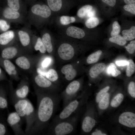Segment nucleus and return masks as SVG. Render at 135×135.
Instances as JSON below:
<instances>
[{
    "label": "nucleus",
    "instance_id": "423d86ee",
    "mask_svg": "<svg viewBox=\"0 0 135 135\" xmlns=\"http://www.w3.org/2000/svg\"><path fill=\"white\" fill-rule=\"evenodd\" d=\"M88 96L85 92L78 95L63 108L61 112L53 119L51 124L66 119L74 114L78 110L81 106L84 104Z\"/></svg>",
    "mask_w": 135,
    "mask_h": 135
},
{
    "label": "nucleus",
    "instance_id": "de8ad7c7",
    "mask_svg": "<svg viewBox=\"0 0 135 135\" xmlns=\"http://www.w3.org/2000/svg\"><path fill=\"white\" fill-rule=\"evenodd\" d=\"M116 64L118 66H123L127 65L128 62L126 60L117 61L116 62Z\"/></svg>",
    "mask_w": 135,
    "mask_h": 135
},
{
    "label": "nucleus",
    "instance_id": "39448f33",
    "mask_svg": "<svg viewBox=\"0 0 135 135\" xmlns=\"http://www.w3.org/2000/svg\"><path fill=\"white\" fill-rule=\"evenodd\" d=\"M79 116L78 110L70 117L53 124L49 128L48 134L66 135L74 133Z\"/></svg>",
    "mask_w": 135,
    "mask_h": 135
},
{
    "label": "nucleus",
    "instance_id": "2f4dec72",
    "mask_svg": "<svg viewBox=\"0 0 135 135\" xmlns=\"http://www.w3.org/2000/svg\"><path fill=\"white\" fill-rule=\"evenodd\" d=\"M108 40L111 43L121 46H124L127 43V41L120 34L114 36L110 37Z\"/></svg>",
    "mask_w": 135,
    "mask_h": 135
},
{
    "label": "nucleus",
    "instance_id": "5701e85b",
    "mask_svg": "<svg viewBox=\"0 0 135 135\" xmlns=\"http://www.w3.org/2000/svg\"><path fill=\"white\" fill-rule=\"evenodd\" d=\"M96 6L94 3L86 4L80 6L76 13V17L79 23L84 24L86 19L87 15L88 12L93 9Z\"/></svg>",
    "mask_w": 135,
    "mask_h": 135
},
{
    "label": "nucleus",
    "instance_id": "9b49d317",
    "mask_svg": "<svg viewBox=\"0 0 135 135\" xmlns=\"http://www.w3.org/2000/svg\"><path fill=\"white\" fill-rule=\"evenodd\" d=\"M42 29L40 37L46 52L49 54H52L56 51V38L51 31L45 27Z\"/></svg>",
    "mask_w": 135,
    "mask_h": 135
},
{
    "label": "nucleus",
    "instance_id": "b1692460",
    "mask_svg": "<svg viewBox=\"0 0 135 135\" xmlns=\"http://www.w3.org/2000/svg\"><path fill=\"white\" fill-rule=\"evenodd\" d=\"M110 24L104 30L110 37L120 34L121 32V26L118 21V18H111Z\"/></svg>",
    "mask_w": 135,
    "mask_h": 135
},
{
    "label": "nucleus",
    "instance_id": "58836bf2",
    "mask_svg": "<svg viewBox=\"0 0 135 135\" xmlns=\"http://www.w3.org/2000/svg\"><path fill=\"white\" fill-rule=\"evenodd\" d=\"M128 62L126 73L128 76L130 77L134 73L135 70V64L132 59L129 60Z\"/></svg>",
    "mask_w": 135,
    "mask_h": 135
},
{
    "label": "nucleus",
    "instance_id": "cd10ccee",
    "mask_svg": "<svg viewBox=\"0 0 135 135\" xmlns=\"http://www.w3.org/2000/svg\"><path fill=\"white\" fill-rule=\"evenodd\" d=\"M106 67V65L103 63L94 65L90 68L89 70V74L90 76L92 78L97 77L103 72Z\"/></svg>",
    "mask_w": 135,
    "mask_h": 135
},
{
    "label": "nucleus",
    "instance_id": "a18cd8bd",
    "mask_svg": "<svg viewBox=\"0 0 135 135\" xmlns=\"http://www.w3.org/2000/svg\"><path fill=\"white\" fill-rule=\"evenodd\" d=\"M117 2L118 7L126 4H135V0H117Z\"/></svg>",
    "mask_w": 135,
    "mask_h": 135
},
{
    "label": "nucleus",
    "instance_id": "f03ea898",
    "mask_svg": "<svg viewBox=\"0 0 135 135\" xmlns=\"http://www.w3.org/2000/svg\"><path fill=\"white\" fill-rule=\"evenodd\" d=\"M56 39V56L62 62L74 60L77 50L84 46L79 40L59 34Z\"/></svg>",
    "mask_w": 135,
    "mask_h": 135
},
{
    "label": "nucleus",
    "instance_id": "49530a36",
    "mask_svg": "<svg viewBox=\"0 0 135 135\" xmlns=\"http://www.w3.org/2000/svg\"><path fill=\"white\" fill-rule=\"evenodd\" d=\"M7 105L8 102L6 100L0 96V108H5Z\"/></svg>",
    "mask_w": 135,
    "mask_h": 135
},
{
    "label": "nucleus",
    "instance_id": "4c0bfd02",
    "mask_svg": "<svg viewBox=\"0 0 135 135\" xmlns=\"http://www.w3.org/2000/svg\"><path fill=\"white\" fill-rule=\"evenodd\" d=\"M8 7L16 11H18L24 15L20 8L19 0H7Z\"/></svg>",
    "mask_w": 135,
    "mask_h": 135
},
{
    "label": "nucleus",
    "instance_id": "a19ab883",
    "mask_svg": "<svg viewBox=\"0 0 135 135\" xmlns=\"http://www.w3.org/2000/svg\"><path fill=\"white\" fill-rule=\"evenodd\" d=\"M26 116H28L31 114L36 115L34 112V107L31 103L28 101V104L25 109Z\"/></svg>",
    "mask_w": 135,
    "mask_h": 135
},
{
    "label": "nucleus",
    "instance_id": "2eb2a0df",
    "mask_svg": "<svg viewBox=\"0 0 135 135\" xmlns=\"http://www.w3.org/2000/svg\"><path fill=\"white\" fill-rule=\"evenodd\" d=\"M24 52L18 44H14L4 48L0 56L4 59L10 60L24 54Z\"/></svg>",
    "mask_w": 135,
    "mask_h": 135
},
{
    "label": "nucleus",
    "instance_id": "c9c22d12",
    "mask_svg": "<svg viewBox=\"0 0 135 135\" xmlns=\"http://www.w3.org/2000/svg\"><path fill=\"white\" fill-rule=\"evenodd\" d=\"M20 116L16 112L10 114L7 119L8 123L11 126L14 125L18 123L20 120Z\"/></svg>",
    "mask_w": 135,
    "mask_h": 135
},
{
    "label": "nucleus",
    "instance_id": "a211bd4d",
    "mask_svg": "<svg viewBox=\"0 0 135 135\" xmlns=\"http://www.w3.org/2000/svg\"><path fill=\"white\" fill-rule=\"evenodd\" d=\"M0 66L11 77L18 78L20 74L15 65L10 60L4 59L0 56Z\"/></svg>",
    "mask_w": 135,
    "mask_h": 135
},
{
    "label": "nucleus",
    "instance_id": "0eeeda50",
    "mask_svg": "<svg viewBox=\"0 0 135 135\" xmlns=\"http://www.w3.org/2000/svg\"><path fill=\"white\" fill-rule=\"evenodd\" d=\"M47 5L52 11L53 16L68 15L70 10L77 5L74 0H46Z\"/></svg>",
    "mask_w": 135,
    "mask_h": 135
},
{
    "label": "nucleus",
    "instance_id": "f257e3e1",
    "mask_svg": "<svg viewBox=\"0 0 135 135\" xmlns=\"http://www.w3.org/2000/svg\"><path fill=\"white\" fill-rule=\"evenodd\" d=\"M38 106L34 126L35 132H41L48 125L61 99L58 93L36 90Z\"/></svg>",
    "mask_w": 135,
    "mask_h": 135
},
{
    "label": "nucleus",
    "instance_id": "4468645a",
    "mask_svg": "<svg viewBox=\"0 0 135 135\" xmlns=\"http://www.w3.org/2000/svg\"><path fill=\"white\" fill-rule=\"evenodd\" d=\"M76 23H79V21L76 16L60 15L53 16L50 24L57 29Z\"/></svg>",
    "mask_w": 135,
    "mask_h": 135
},
{
    "label": "nucleus",
    "instance_id": "1a4fd4ad",
    "mask_svg": "<svg viewBox=\"0 0 135 135\" xmlns=\"http://www.w3.org/2000/svg\"><path fill=\"white\" fill-rule=\"evenodd\" d=\"M81 86L80 82L78 80L70 82L60 95L62 101L63 108L78 96Z\"/></svg>",
    "mask_w": 135,
    "mask_h": 135
},
{
    "label": "nucleus",
    "instance_id": "4be33fe9",
    "mask_svg": "<svg viewBox=\"0 0 135 135\" xmlns=\"http://www.w3.org/2000/svg\"><path fill=\"white\" fill-rule=\"evenodd\" d=\"M16 39V32L13 30H7L0 34V45L4 48L12 45Z\"/></svg>",
    "mask_w": 135,
    "mask_h": 135
},
{
    "label": "nucleus",
    "instance_id": "7c9ffc66",
    "mask_svg": "<svg viewBox=\"0 0 135 135\" xmlns=\"http://www.w3.org/2000/svg\"><path fill=\"white\" fill-rule=\"evenodd\" d=\"M110 94L107 92L98 102V107L101 110H104L108 107L110 100Z\"/></svg>",
    "mask_w": 135,
    "mask_h": 135
},
{
    "label": "nucleus",
    "instance_id": "473e14b6",
    "mask_svg": "<svg viewBox=\"0 0 135 135\" xmlns=\"http://www.w3.org/2000/svg\"><path fill=\"white\" fill-rule=\"evenodd\" d=\"M124 98V96L121 93L116 95L112 98L110 102L111 106L114 108L118 107L121 104Z\"/></svg>",
    "mask_w": 135,
    "mask_h": 135
},
{
    "label": "nucleus",
    "instance_id": "dca6fc26",
    "mask_svg": "<svg viewBox=\"0 0 135 135\" xmlns=\"http://www.w3.org/2000/svg\"><path fill=\"white\" fill-rule=\"evenodd\" d=\"M86 112L82 119V130L83 133L88 134L90 132L96 125V121L91 115L90 108H88Z\"/></svg>",
    "mask_w": 135,
    "mask_h": 135
},
{
    "label": "nucleus",
    "instance_id": "6e6552de",
    "mask_svg": "<svg viewBox=\"0 0 135 135\" xmlns=\"http://www.w3.org/2000/svg\"><path fill=\"white\" fill-rule=\"evenodd\" d=\"M101 17L110 19L114 16L118 10L117 0H93Z\"/></svg>",
    "mask_w": 135,
    "mask_h": 135
},
{
    "label": "nucleus",
    "instance_id": "393cba45",
    "mask_svg": "<svg viewBox=\"0 0 135 135\" xmlns=\"http://www.w3.org/2000/svg\"><path fill=\"white\" fill-rule=\"evenodd\" d=\"M121 12L120 16L126 18L135 16V4H126L119 6L118 8Z\"/></svg>",
    "mask_w": 135,
    "mask_h": 135
},
{
    "label": "nucleus",
    "instance_id": "e433bc0d",
    "mask_svg": "<svg viewBox=\"0 0 135 135\" xmlns=\"http://www.w3.org/2000/svg\"><path fill=\"white\" fill-rule=\"evenodd\" d=\"M106 72L109 75L116 77L121 74L120 71L118 70L113 63H110L107 67Z\"/></svg>",
    "mask_w": 135,
    "mask_h": 135
},
{
    "label": "nucleus",
    "instance_id": "7ed1b4c3",
    "mask_svg": "<svg viewBox=\"0 0 135 135\" xmlns=\"http://www.w3.org/2000/svg\"><path fill=\"white\" fill-rule=\"evenodd\" d=\"M58 34L78 40L90 41L104 31L100 27L89 29L80 28L71 24L57 29Z\"/></svg>",
    "mask_w": 135,
    "mask_h": 135
},
{
    "label": "nucleus",
    "instance_id": "f704fd0d",
    "mask_svg": "<svg viewBox=\"0 0 135 135\" xmlns=\"http://www.w3.org/2000/svg\"><path fill=\"white\" fill-rule=\"evenodd\" d=\"M102 53V50H99L89 55L86 58L87 63L91 64L97 62L98 60Z\"/></svg>",
    "mask_w": 135,
    "mask_h": 135
},
{
    "label": "nucleus",
    "instance_id": "3c124183",
    "mask_svg": "<svg viewBox=\"0 0 135 135\" xmlns=\"http://www.w3.org/2000/svg\"><path fill=\"white\" fill-rule=\"evenodd\" d=\"M5 74L0 66V80L3 79L5 78Z\"/></svg>",
    "mask_w": 135,
    "mask_h": 135
},
{
    "label": "nucleus",
    "instance_id": "09e8293b",
    "mask_svg": "<svg viewBox=\"0 0 135 135\" xmlns=\"http://www.w3.org/2000/svg\"><path fill=\"white\" fill-rule=\"evenodd\" d=\"M6 132V129L5 126L0 123V135H4Z\"/></svg>",
    "mask_w": 135,
    "mask_h": 135
},
{
    "label": "nucleus",
    "instance_id": "aec40b11",
    "mask_svg": "<svg viewBox=\"0 0 135 135\" xmlns=\"http://www.w3.org/2000/svg\"><path fill=\"white\" fill-rule=\"evenodd\" d=\"M27 55L24 54L17 57L15 60L16 64L20 68L25 71L32 70L34 61Z\"/></svg>",
    "mask_w": 135,
    "mask_h": 135
},
{
    "label": "nucleus",
    "instance_id": "a878e982",
    "mask_svg": "<svg viewBox=\"0 0 135 135\" xmlns=\"http://www.w3.org/2000/svg\"><path fill=\"white\" fill-rule=\"evenodd\" d=\"M104 20V19L100 17H93L86 19L84 22V26L89 28H93L96 27Z\"/></svg>",
    "mask_w": 135,
    "mask_h": 135
},
{
    "label": "nucleus",
    "instance_id": "bb28decb",
    "mask_svg": "<svg viewBox=\"0 0 135 135\" xmlns=\"http://www.w3.org/2000/svg\"><path fill=\"white\" fill-rule=\"evenodd\" d=\"M33 48L36 51H39L42 54L46 52L40 37L33 35L32 38Z\"/></svg>",
    "mask_w": 135,
    "mask_h": 135
},
{
    "label": "nucleus",
    "instance_id": "c03bdc74",
    "mask_svg": "<svg viewBox=\"0 0 135 135\" xmlns=\"http://www.w3.org/2000/svg\"><path fill=\"white\" fill-rule=\"evenodd\" d=\"M10 28V25L6 21L4 20H0V29L2 31L4 32L6 31Z\"/></svg>",
    "mask_w": 135,
    "mask_h": 135
},
{
    "label": "nucleus",
    "instance_id": "9d476101",
    "mask_svg": "<svg viewBox=\"0 0 135 135\" xmlns=\"http://www.w3.org/2000/svg\"><path fill=\"white\" fill-rule=\"evenodd\" d=\"M33 79L36 90L58 93L59 91L60 86L52 82L41 74L37 73L34 75Z\"/></svg>",
    "mask_w": 135,
    "mask_h": 135
},
{
    "label": "nucleus",
    "instance_id": "f3484780",
    "mask_svg": "<svg viewBox=\"0 0 135 135\" xmlns=\"http://www.w3.org/2000/svg\"><path fill=\"white\" fill-rule=\"evenodd\" d=\"M62 80L66 82H69L76 77L77 72L73 63L67 64L63 66L61 69Z\"/></svg>",
    "mask_w": 135,
    "mask_h": 135
},
{
    "label": "nucleus",
    "instance_id": "37998d69",
    "mask_svg": "<svg viewBox=\"0 0 135 135\" xmlns=\"http://www.w3.org/2000/svg\"><path fill=\"white\" fill-rule=\"evenodd\" d=\"M126 50L130 54H133L135 50V40H132L125 46Z\"/></svg>",
    "mask_w": 135,
    "mask_h": 135
},
{
    "label": "nucleus",
    "instance_id": "ea45409f",
    "mask_svg": "<svg viewBox=\"0 0 135 135\" xmlns=\"http://www.w3.org/2000/svg\"><path fill=\"white\" fill-rule=\"evenodd\" d=\"M110 88L109 86H107L101 90L97 94L95 100L97 103H98L102 98L108 92Z\"/></svg>",
    "mask_w": 135,
    "mask_h": 135
},
{
    "label": "nucleus",
    "instance_id": "ddd939ff",
    "mask_svg": "<svg viewBox=\"0 0 135 135\" xmlns=\"http://www.w3.org/2000/svg\"><path fill=\"white\" fill-rule=\"evenodd\" d=\"M121 32L122 36L127 41L132 40L135 38V22L128 20L126 18L120 16Z\"/></svg>",
    "mask_w": 135,
    "mask_h": 135
},
{
    "label": "nucleus",
    "instance_id": "c85d7f7f",
    "mask_svg": "<svg viewBox=\"0 0 135 135\" xmlns=\"http://www.w3.org/2000/svg\"><path fill=\"white\" fill-rule=\"evenodd\" d=\"M44 76L52 82L60 86V80L57 71L54 69L50 68L48 70Z\"/></svg>",
    "mask_w": 135,
    "mask_h": 135
},
{
    "label": "nucleus",
    "instance_id": "8fccbe9b",
    "mask_svg": "<svg viewBox=\"0 0 135 135\" xmlns=\"http://www.w3.org/2000/svg\"><path fill=\"white\" fill-rule=\"evenodd\" d=\"M92 135H106V134L100 130H98L93 132L91 133Z\"/></svg>",
    "mask_w": 135,
    "mask_h": 135
},
{
    "label": "nucleus",
    "instance_id": "79ce46f5",
    "mask_svg": "<svg viewBox=\"0 0 135 135\" xmlns=\"http://www.w3.org/2000/svg\"><path fill=\"white\" fill-rule=\"evenodd\" d=\"M128 91L129 94L132 97L135 98V84L134 82L132 81L129 84Z\"/></svg>",
    "mask_w": 135,
    "mask_h": 135
},
{
    "label": "nucleus",
    "instance_id": "412c9836",
    "mask_svg": "<svg viewBox=\"0 0 135 135\" xmlns=\"http://www.w3.org/2000/svg\"><path fill=\"white\" fill-rule=\"evenodd\" d=\"M118 121L122 125L127 127L132 128L135 127V114L130 112L122 113L120 116Z\"/></svg>",
    "mask_w": 135,
    "mask_h": 135
},
{
    "label": "nucleus",
    "instance_id": "20e7f679",
    "mask_svg": "<svg viewBox=\"0 0 135 135\" xmlns=\"http://www.w3.org/2000/svg\"><path fill=\"white\" fill-rule=\"evenodd\" d=\"M52 16V12L47 4H39L33 5L28 15L30 23L39 29L50 24Z\"/></svg>",
    "mask_w": 135,
    "mask_h": 135
},
{
    "label": "nucleus",
    "instance_id": "6ab92c4d",
    "mask_svg": "<svg viewBox=\"0 0 135 135\" xmlns=\"http://www.w3.org/2000/svg\"><path fill=\"white\" fill-rule=\"evenodd\" d=\"M4 17L12 22H21L24 20V15L9 7L5 8L2 13Z\"/></svg>",
    "mask_w": 135,
    "mask_h": 135
},
{
    "label": "nucleus",
    "instance_id": "f8f14e48",
    "mask_svg": "<svg viewBox=\"0 0 135 135\" xmlns=\"http://www.w3.org/2000/svg\"><path fill=\"white\" fill-rule=\"evenodd\" d=\"M18 44L25 52L30 51L32 49V38L33 35L26 29L19 30L16 32Z\"/></svg>",
    "mask_w": 135,
    "mask_h": 135
},
{
    "label": "nucleus",
    "instance_id": "72a5a7b5",
    "mask_svg": "<svg viewBox=\"0 0 135 135\" xmlns=\"http://www.w3.org/2000/svg\"><path fill=\"white\" fill-rule=\"evenodd\" d=\"M29 87L26 84H24L16 91V96L19 98H25L29 92Z\"/></svg>",
    "mask_w": 135,
    "mask_h": 135
},
{
    "label": "nucleus",
    "instance_id": "c756f323",
    "mask_svg": "<svg viewBox=\"0 0 135 135\" xmlns=\"http://www.w3.org/2000/svg\"><path fill=\"white\" fill-rule=\"evenodd\" d=\"M28 101L26 100H19L15 104L14 107L16 112L21 117L26 116L25 109Z\"/></svg>",
    "mask_w": 135,
    "mask_h": 135
}]
</instances>
